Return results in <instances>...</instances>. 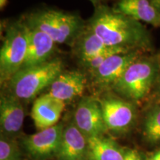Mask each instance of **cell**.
Masks as SVG:
<instances>
[{"mask_svg":"<svg viewBox=\"0 0 160 160\" xmlns=\"http://www.w3.org/2000/svg\"><path fill=\"white\" fill-rule=\"evenodd\" d=\"M88 26L107 45L142 51L151 47L149 32L140 22L107 6L99 5Z\"/></svg>","mask_w":160,"mask_h":160,"instance_id":"cell-1","label":"cell"},{"mask_svg":"<svg viewBox=\"0 0 160 160\" xmlns=\"http://www.w3.org/2000/svg\"><path fill=\"white\" fill-rule=\"evenodd\" d=\"M22 20L29 28L43 32L56 43L70 45H72L86 27L85 23L78 15L56 9L32 12Z\"/></svg>","mask_w":160,"mask_h":160,"instance_id":"cell-2","label":"cell"},{"mask_svg":"<svg viewBox=\"0 0 160 160\" xmlns=\"http://www.w3.org/2000/svg\"><path fill=\"white\" fill-rule=\"evenodd\" d=\"M159 71V58L139 57L128 68L111 88L126 99L139 101L156 85Z\"/></svg>","mask_w":160,"mask_h":160,"instance_id":"cell-3","label":"cell"},{"mask_svg":"<svg viewBox=\"0 0 160 160\" xmlns=\"http://www.w3.org/2000/svg\"><path fill=\"white\" fill-rule=\"evenodd\" d=\"M63 71V63L59 59L33 67L20 69L8 82L10 93L19 99H33L46 88H49Z\"/></svg>","mask_w":160,"mask_h":160,"instance_id":"cell-4","label":"cell"},{"mask_svg":"<svg viewBox=\"0 0 160 160\" xmlns=\"http://www.w3.org/2000/svg\"><path fill=\"white\" fill-rule=\"evenodd\" d=\"M29 28L22 19L6 29L0 50V81L8 82L22 67L28 45Z\"/></svg>","mask_w":160,"mask_h":160,"instance_id":"cell-5","label":"cell"},{"mask_svg":"<svg viewBox=\"0 0 160 160\" xmlns=\"http://www.w3.org/2000/svg\"><path fill=\"white\" fill-rule=\"evenodd\" d=\"M99 102L108 131L122 133L133 126L136 110L131 102L113 96H107Z\"/></svg>","mask_w":160,"mask_h":160,"instance_id":"cell-6","label":"cell"},{"mask_svg":"<svg viewBox=\"0 0 160 160\" xmlns=\"http://www.w3.org/2000/svg\"><path fill=\"white\" fill-rule=\"evenodd\" d=\"M75 125L87 138L102 137L108 131L100 102L91 97L80 101L74 114Z\"/></svg>","mask_w":160,"mask_h":160,"instance_id":"cell-7","label":"cell"},{"mask_svg":"<svg viewBox=\"0 0 160 160\" xmlns=\"http://www.w3.org/2000/svg\"><path fill=\"white\" fill-rule=\"evenodd\" d=\"M139 57V51H132L111 56L97 70L90 73L92 82L97 88H111L128 68Z\"/></svg>","mask_w":160,"mask_h":160,"instance_id":"cell-8","label":"cell"},{"mask_svg":"<svg viewBox=\"0 0 160 160\" xmlns=\"http://www.w3.org/2000/svg\"><path fill=\"white\" fill-rule=\"evenodd\" d=\"M63 126L57 124L38 131L25 139V148L32 157L42 159L58 153L63 133Z\"/></svg>","mask_w":160,"mask_h":160,"instance_id":"cell-9","label":"cell"},{"mask_svg":"<svg viewBox=\"0 0 160 160\" xmlns=\"http://www.w3.org/2000/svg\"><path fill=\"white\" fill-rule=\"evenodd\" d=\"M65 102L48 93L35 100L31 110V117L39 131L57 125L65 109Z\"/></svg>","mask_w":160,"mask_h":160,"instance_id":"cell-10","label":"cell"},{"mask_svg":"<svg viewBox=\"0 0 160 160\" xmlns=\"http://www.w3.org/2000/svg\"><path fill=\"white\" fill-rule=\"evenodd\" d=\"M86 82L85 76L80 71H62L49 86L48 93L65 102L82 94Z\"/></svg>","mask_w":160,"mask_h":160,"instance_id":"cell-11","label":"cell"},{"mask_svg":"<svg viewBox=\"0 0 160 160\" xmlns=\"http://www.w3.org/2000/svg\"><path fill=\"white\" fill-rule=\"evenodd\" d=\"M56 44L46 33L29 28L28 45L22 68L42 65L52 59L51 57L54 53Z\"/></svg>","mask_w":160,"mask_h":160,"instance_id":"cell-12","label":"cell"},{"mask_svg":"<svg viewBox=\"0 0 160 160\" xmlns=\"http://www.w3.org/2000/svg\"><path fill=\"white\" fill-rule=\"evenodd\" d=\"M57 156L59 160H88V139L75 124L64 128Z\"/></svg>","mask_w":160,"mask_h":160,"instance_id":"cell-13","label":"cell"},{"mask_svg":"<svg viewBox=\"0 0 160 160\" xmlns=\"http://www.w3.org/2000/svg\"><path fill=\"white\" fill-rule=\"evenodd\" d=\"M25 118L20 99L11 93L2 95L0 99V125L5 134L13 135L22 129Z\"/></svg>","mask_w":160,"mask_h":160,"instance_id":"cell-14","label":"cell"},{"mask_svg":"<svg viewBox=\"0 0 160 160\" xmlns=\"http://www.w3.org/2000/svg\"><path fill=\"white\" fill-rule=\"evenodd\" d=\"M114 9L137 21L160 26V11L151 0H119Z\"/></svg>","mask_w":160,"mask_h":160,"instance_id":"cell-15","label":"cell"},{"mask_svg":"<svg viewBox=\"0 0 160 160\" xmlns=\"http://www.w3.org/2000/svg\"><path fill=\"white\" fill-rule=\"evenodd\" d=\"M71 46L73 53L81 63L107 51L111 47L104 43L87 25Z\"/></svg>","mask_w":160,"mask_h":160,"instance_id":"cell-16","label":"cell"},{"mask_svg":"<svg viewBox=\"0 0 160 160\" xmlns=\"http://www.w3.org/2000/svg\"><path fill=\"white\" fill-rule=\"evenodd\" d=\"M88 139V160H125L126 152L109 138L102 137Z\"/></svg>","mask_w":160,"mask_h":160,"instance_id":"cell-17","label":"cell"},{"mask_svg":"<svg viewBox=\"0 0 160 160\" xmlns=\"http://www.w3.org/2000/svg\"><path fill=\"white\" fill-rule=\"evenodd\" d=\"M144 134L151 143L160 142V105L148 113L144 121Z\"/></svg>","mask_w":160,"mask_h":160,"instance_id":"cell-18","label":"cell"},{"mask_svg":"<svg viewBox=\"0 0 160 160\" xmlns=\"http://www.w3.org/2000/svg\"><path fill=\"white\" fill-rule=\"evenodd\" d=\"M128 52L129 51H126V50L123 48H120L111 47L109 49H108L107 51L99 53V54H98L94 57L91 58V59L87 60V61L83 62H82L81 64L83 65V67L89 72V73H91V72L97 70L108 57H111V56L114 54H118V53H128Z\"/></svg>","mask_w":160,"mask_h":160,"instance_id":"cell-19","label":"cell"},{"mask_svg":"<svg viewBox=\"0 0 160 160\" xmlns=\"http://www.w3.org/2000/svg\"><path fill=\"white\" fill-rule=\"evenodd\" d=\"M0 160H19V153L15 144L2 137L0 140Z\"/></svg>","mask_w":160,"mask_h":160,"instance_id":"cell-20","label":"cell"},{"mask_svg":"<svg viewBox=\"0 0 160 160\" xmlns=\"http://www.w3.org/2000/svg\"><path fill=\"white\" fill-rule=\"evenodd\" d=\"M129 154L131 160H142L139 152L136 150H129Z\"/></svg>","mask_w":160,"mask_h":160,"instance_id":"cell-21","label":"cell"},{"mask_svg":"<svg viewBox=\"0 0 160 160\" xmlns=\"http://www.w3.org/2000/svg\"><path fill=\"white\" fill-rule=\"evenodd\" d=\"M147 160H160V151L156 152L151 155Z\"/></svg>","mask_w":160,"mask_h":160,"instance_id":"cell-22","label":"cell"},{"mask_svg":"<svg viewBox=\"0 0 160 160\" xmlns=\"http://www.w3.org/2000/svg\"><path fill=\"white\" fill-rule=\"evenodd\" d=\"M159 76H158V79L157 81V84L156 85L157 86V91L158 93H159L160 97V58H159Z\"/></svg>","mask_w":160,"mask_h":160,"instance_id":"cell-23","label":"cell"},{"mask_svg":"<svg viewBox=\"0 0 160 160\" xmlns=\"http://www.w3.org/2000/svg\"><path fill=\"white\" fill-rule=\"evenodd\" d=\"M8 0H0V9L3 10L5 8V7L8 4Z\"/></svg>","mask_w":160,"mask_h":160,"instance_id":"cell-24","label":"cell"},{"mask_svg":"<svg viewBox=\"0 0 160 160\" xmlns=\"http://www.w3.org/2000/svg\"><path fill=\"white\" fill-rule=\"evenodd\" d=\"M153 5L160 11V0H151Z\"/></svg>","mask_w":160,"mask_h":160,"instance_id":"cell-25","label":"cell"},{"mask_svg":"<svg viewBox=\"0 0 160 160\" xmlns=\"http://www.w3.org/2000/svg\"><path fill=\"white\" fill-rule=\"evenodd\" d=\"M125 160H131V157H130V154H129V151H128L126 152Z\"/></svg>","mask_w":160,"mask_h":160,"instance_id":"cell-26","label":"cell"},{"mask_svg":"<svg viewBox=\"0 0 160 160\" xmlns=\"http://www.w3.org/2000/svg\"><path fill=\"white\" fill-rule=\"evenodd\" d=\"M89 1L91 2L96 6V5H98V4H99L100 0H89Z\"/></svg>","mask_w":160,"mask_h":160,"instance_id":"cell-27","label":"cell"}]
</instances>
